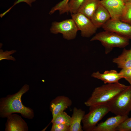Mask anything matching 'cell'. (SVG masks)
I'll list each match as a JSON object with an SVG mask.
<instances>
[{
	"mask_svg": "<svg viewBox=\"0 0 131 131\" xmlns=\"http://www.w3.org/2000/svg\"><path fill=\"white\" fill-rule=\"evenodd\" d=\"M29 86L24 85L16 93L9 94L0 99V117L7 118L9 115L15 113L21 114L24 117L29 119L34 116L33 110L25 106L22 102L23 95L29 90Z\"/></svg>",
	"mask_w": 131,
	"mask_h": 131,
	"instance_id": "6da1fadb",
	"label": "cell"
},
{
	"mask_svg": "<svg viewBox=\"0 0 131 131\" xmlns=\"http://www.w3.org/2000/svg\"><path fill=\"white\" fill-rule=\"evenodd\" d=\"M128 86L119 82L105 84L97 87L93 90L90 97L84 102L87 106L107 104Z\"/></svg>",
	"mask_w": 131,
	"mask_h": 131,
	"instance_id": "7a4b0ae2",
	"label": "cell"
},
{
	"mask_svg": "<svg viewBox=\"0 0 131 131\" xmlns=\"http://www.w3.org/2000/svg\"><path fill=\"white\" fill-rule=\"evenodd\" d=\"M98 41L105 48L106 54L109 53L115 48H124L129 43V39L116 33L105 31L96 33L90 41Z\"/></svg>",
	"mask_w": 131,
	"mask_h": 131,
	"instance_id": "3957f363",
	"label": "cell"
},
{
	"mask_svg": "<svg viewBox=\"0 0 131 131\" xmlns=\"http://www.w3.org/2000/svg\"><path fill=\"white\" fill-rule=\"evenodd\" d=\"M110 112L116 115H128L131 111V85L107 103Z\"/></svg>",
	"mask_w": 131,
	"mask_h": 131,
	"instance_id": "277c9868",
	"label": "cell"
},
{
	"mask_svg": "<svg viewBox=\"0 0 131 131\" xmlns=\"http://www.w3.org/2000/svg\"><path fill=\"white\" fill-rule=\"evenodd\" d=\"M89 113L85 114L82 120L83 131H92L97 123L110 112L107 104L89 107Z\"/></svg>",
	"mask_w": 131,
	"mask_h": 131,
	"instance_id": "5b68a950",
	"label": "cell"
},
{
	"mask_svg": "<svg viewBox=\"0 0 131 131\" xmlns=\"http://www.w3.org/2000/svg\"><path fill=\"white\" fill-rule=\"evenodd\" d=\"M78 30L75 23L72 18L59 22H54L52 23L50 28L51 33L54 34L61 33L63 38L67 40L75 39Z\"/></svg>",
	"mask_w": 131,
	"mask_h": 131,
	"instance_id": "8992f818",
	"label": "cell"
},
{
	"mask_svg": "<svg viewBox=\"0 0 131 131\" xmlns=\"http://www.w3.org/2000/svg\"><path fill=\"white\" fill-rule=\"evenodd\" d=\"M71 16L82 37H89L96 33L98 28L90 19L80 13L71 14Z\"/></svg>",
	"mask_w": 131,
	"mask_h": 131,
	"instance_id": "52a82bcc",
	"label": "cell"
},
{
	"mask_svg": "<svg viewBox=\"0 0 131 131\" xmlns=\"http://www.w3.org/2000/svg\"><path fill=\"white\" fill-rule=\"evenodd\" d=\"M102 27L105 31L115 33L131 40V25L120 20L110 19Z\"/></svg>",
	"mask_w": 131,
	"mask_h": 131,
	"instance_id": "ba28073f",
	"label": "cell"
},
{
	"mask_svg": "<svg viewBox=\"0 0 131 131\" xmlns=\"http://www.w3.org/2000/svg\"><path fill=\"white\" fill-rule=\"evenodd\" d=\"M100 3L108 11L111 19L121 20L125 6L123 0H100Z\"/></svg>",
	"mask_w": 131,
	"mask_h": 131,
	"instance_id": "9c48e42d",
	"label": "cell"
},
{
	"mask_svg": "<svg viewBox=\"0 0 131 131\" xmlns=\"http://www.w3.org/2000/svg\"><path fill=\"white\" fill-rule=\"evenodd\" d=\"M72 104L71 100L64 96L56 97L50 102L49 109L54 119L58 114L62 112L70 106Z\"/></svg>",
	"mask_w": 131,
	"mask_h": 131,
	"instance_id": "30bf717a",
	"label": "cell"
},
{
	"mask_svg": "<svg viewBox=\"0 0 131 131\" xmlns=\"http://www.w3.org/2000/svg\"><path fill=\"white\" fill-rule=\"evenodd\" d=\"M128 118V115H116L110 117L98 124L92 131H116L119 125Z\"/></svg>",
	"mask_w": 131,
	"mask_h": 131,
	"instance_id": "8fae6325",
	"label": "cell"
},
{
	"mask_svg": "<svg viewBox=\"0 0 131 131\" xmlns=\"http://www.w3.org/2000/svg\"><path fill=\"white\" fill-rule=\"evenodd\" d=\"M5 124V131H28L26 123L18 115L12 114L8 116Z\"/></svg>",
	"mask_w": 131,
	"mask_h": 131,
	"instance_id": "7c38bea8",
	"label": "cell"
},
{
	"mask_svg": "<svg viewBox=\"0 0 131 131\" xmlns=\"http://www.w3.org/2000/svg\"><path fill=\"white\" fill-rule=\"evenodd\" d=\"M92 77L100 80L105 84L119 82L121 79L123 78L121 74L115 70L105 71L103 73L97 71L91 74Z\"/></svg>",
	"mask_w": 131,
	"mask_h": 131,
	"instance_id": "4fadbf2b",
	"label": "cell"
},
{
	"mask_svg": "<svg viewBox=\"0 0 131 131\" xmlns=\"http://www.w3.org/2000/svg\"><path fill=\"white\" fill-rule=\"evenodd\" d=\"M110 19L111 16L108 11L100 3L91 20L98 28L102 27Z\"/></svg>",
	"mask_w": 131,
	"mask_h": 131,
	"instance_id": "5bb4252c",
	"label": "cell"
},
{
	"mask_svg": "<svg viewBox=\"0 0 131 131\" xmlns=\"http://www.w3.org/2000/svg\"><path fill=\"white\" fill-rule=\"evenodd\" d=\"M100 0H85L79 8L77 12L82 13L91 19L100 4Z\"/></svg>",
	"mask_w": 131,
	"mask_h": 131,
	"instance_id": "9a60e30c",
	"label": "cell"
},
{
	"mask_svg": "<svg viewBox=\"0 0 131 131\" xmlns=\"http://www.w3.org/2000/svg\"><path fill=\"white\" fill-rule=\"evenodd\" d=\"M85 112L81 108L74 107L71 117L69 131H83L81 125Z\"/></svg>",
	"mask_w": 131,
	"mask_h": 131,
	"instance_id": "2e32d148",
	"label": "cell"
},
{
	"mask_svg": "<svg viewBox=\"0 0 131 131\" xmlns=\"http://www.w3.org/2000/svg\"><path fill=\"white\" fill-rule=\"evenodd\" d=\"M113 63L116 64L118 68L122 69L131 67V52L130 49H124L121 54L114 58Z\"/></svg>",
	"mask_w": 131,
	"mask_h": 131,
	"instance_id": "e0dca14e",
	"label": "cell"
},
{
	"mask_svg": "<svg viewBox=\"0 0 131 131\" xmlns=\"http://www.w3.org/2000/svg\"><path fill=\"white\" fill-rule=\"evenodd\" d=\"M70 0H63L60 1L51 9L49 14L52 15L55 11L58 10L60 14L69 13L68 4Z\"/></svg>",
	"mask_w": 131,
	"mask_h": 131,
	"instance_id": "ac0fdd59",
	"label": "cell"
},
{
	"mask_svg": "<svg viewBox=\"0 0 131 131\" xmlns=\"http://www.w3.org/2000/svg\"><path fill=\"white\" fill-rule=\"evenodd\" d=\"M71 116L64 111L57 115L51 122L53 124H63L70 125Z\"/></svg>",
	"mask_w": 131,
	"mask_h": 131,
	"instance_id": "d6986e66",
	"label": "cell"
},
{
	"mask_svg": "<svg viewBox=\"0 0 131 131\" xmlns=\"http://www.w3.org/2000/svg\"><path fill=\"white\" fill-rule=\"evenodd\" d=\"M121 20L131 25V1L125 3V9Z\"/></svg>",
	"mask_w": 131,
	"mask_h": 131,
	"instance_id": "ffe728a7",
	"label": "cell"
},
{
	"mask_svg": "<svg viewBox=\"0 0 131 131\" xmlns=\"http://www.w3.org/2000/svg\"><path fill=\"white\" fill-rule=\"evenodd\" d=\"M85 0H70L68 4L69 12L71 14L77 13Z\"/></svg>",
	"mask_w": 131,
	"mask_h": 131,
	"instance_id": "44dd1931",
	"label": "cell"
},
{
	"mask_svg": "<svg viewBox=\"0 0 131 131\" xmlns=\"http://www.w3.org/2000/svg\"><path fill=\"white\" fill-rule=\"evenodd\" d=\"M131 131V117L127 118L117 128L116 131Z\"/></svg>",
	"mask_w": 131,
	"mask_h": 131,
	"instance_id": "7402d4cb",
	"label": "cell"
},
{
	"mask_svg": "<svg viewBox=\"0 0 131 131\" xmlns=\"http://www.w3.org/2000/svg\"><path fill=\"white\" fill-rule=\"evenodd\" d=\"M16 51L15 50H12L8 51L6 50L3 51V50L1 49L0 50V60L3 59L11 60L13 61L16 60V59L10 55L16 52Z\"/></svg>",
	"mask_w": 131,
	"mask_h": 131,
	"instance_id": "603a6c76",
	"label": "cell"
},
{
	"mask_svg": "<svg viewBox=\"0 0 131 131\" xmlns=\"http://www.w3.org/2000/svg\"><path fill=\"white\" fill-rule=\"evenodd\" d=\"M70 125L63 124H53L51 131H69Z\"/></svg>",
	"mask_w": 131,
	"mask_h": 131,
	"instance_id": "cb8c5ba5",
	"label": "cell"
},
{
	"mask_svg": "<svg viewBox=\"0 0 131 131\" xmlns=\"http://www.w3.org/2000/svg\"><path fill=\"white\" fill-rule=\"evenodd\" d=\"M119 73L123 78L131 85V67L122 69Z\"/></svg>",
	"mask_w": 131,
	"mask_h": 131,
	"instance_id": "d4e9b609",
	"label": "cell"
},
{
	"mask_svg": "<svg viewBox=\"0 0 131 131\" xmlns=\"http://www.w3.org/2000/svg\"><path fill=\"white\" fill-rule=\"evenodd\" d=\"M36 1V0H17V1H16L14 3V5L8 10L6 11L5 12H4V14H6L7 13L9 12L11 9L16 4L19 3L20 2H24L27 3L30 7L31 6V3L33 2H34Z\"/></svg>",
	"mask_w": 131,
	"mask_h": 131,
	"instance_id": "484cf974",
	"label": "cell"
},
{
	"mask_svg": "<svg viewBox=\"0 0 131 131\" xmlns=\"http://www.w3.org/2000/svg\"><path fill=\"white\" fill-rule=\"evenodd\" d=\"M124 3H126L130 1V0H123Z\"/></svg>",
	"mask_w": 131,
	"mask_h": 131,
	"instance_id": "4316f807",
	"label": "cell"
},
{
	"mask_svg": "<svg viewBox=\"0 0 131 131\" xmlns=\"http://www.w3.org/2000/svg\"><path fill=\"white\" fill-rule=\"evenodd\" d=\"M130 50L131 52V49H130Z\"/></svg>",
	"mask_w": 131,
	"mask_h": 131,
	"instance_id": "83f0119b",
	"label": "cell"
},
{
	"mask_svg": "<svg viewBox=\"0 0 131 131\" xmlns=\"http://www.w3.org/2000/svg\"><path fill=\"white\" fill-rule=\"evenodd\" d=\"M130 1H131V0H130Z\"/></svg>",
	"mask_w": 131,
	"mask_h": 131,
	"instance_id": "f1b7e54d",
	"label": "cell"
}]
</instances>
